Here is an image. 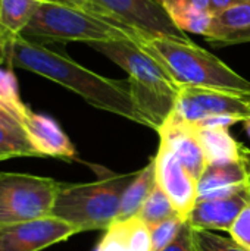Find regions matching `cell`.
Segmentation results:
<instances>
[{
    "mask_svg": "<svg viewBox=\"0 0 250 251\" xmlns=\"http://www.w3.org/2000/svg\"><path fill=\"white\" fill-rule=\"evenodd\" d=\"M7 62L43 78H47L78 94L96 109L125 118L149 128L130 91L128 81H118L96 74L72 60L24 35L10 38Z\"/></svg>",
    "mask_w": 250,
    "mask_h": 251,
    "instance_id": "obj_1",
    "label": "cell"
},
{
    "mask_svg": "<svg viewBox=\"0 0 250 251\" xmlns=\"http://www.w3.org/2000/svg\"><path fill=\"white\" fill-rule=\"evenodd\" d=\"M90 47L127 72L136 106L146 118L149 128L158 131L172 113L180 93V85L168 71L133 40L94 43Z\"/></svg>",
    "mask_w": 250,
    "mask_h": 251,
    "instance_id": "obj_2",
    "label": "cell"
},
{
    "mask_svg": "<svg viewBox=\"0 0 250 251\" xmlns=\"http://www.w3.org/2000/svg\"><path fill=\"white\" fill-rule=\"evenodd\" d=\"M180 87H205L250 94V81L192 40L141 37L137 43Z\"/></svg>",
    "mask_w": 250,
    "mask_h": 251,
    "instance_id": "obj_3",
    "label": "cell"
},
{
    "mask_svg": "<svg viewBox=\"0 0 250 251\" xmlns=\"http://www.w3.org/2000/svg\"><path fill=\"white\" fill-rule=\"evenodd\" d=\"M139 172L109 175L84 184H60L52 216L71 224L78 234L108 231L118 222L125 190Z\"/></svg>",
    "mask_w": 250,
    "mask_h": 251,
    "instance_id": "obj_4",
    "label": "cell"
},
{
    "mask_svg": "<svg viewBox=\"0 0 250 251\" xmlns=\"http://www.w3.org/2000/svg\"><path fill=\"white\" fill-rule=\"evenodd\" d=\"M24 34L46 41H83L88 46L113 40L139 43L143 37L133 28L88 9L52 1H43L38 6Z\"/></svg>",
    "mask_w": 250,
    "mask_h": 251,
    "instance_id": "obj_5",
    "label": "cell"
},
{
    "mask_svg": "<svg viewBox=\"0 0 250 251\" xmlns=\"http://www.w3.org/2000/svg\"><path fill=\"white\" fill-rule=\"evenodd\" d=\"M62 182L29 174H0V228L52 216Z\"/></svg>",
    "mask_w": 250,
    "mask_h": 251,
    "instance_id": "obj_6",
    "label": "cell"
},
{
    "mask_svg": "<svg viewBox=\"0 0 250 251\" xmlns=\"http://www.w3.org/2000/svg\"><path fill=\"white\" fill-rule=\"evenodd\" d=\"M90 10L127 25L143 37L190 40L158 0H90Z\"/></svg>",
    "mask_w": 250,
    "mask_h": 251,
    "instance_id": "obj_7",
    "label": "cell"
},
{
    "mask_svg": "<svg viewBox=\"0 0 250 251\" xmlns=\"http://www.w3.org/2000/svg\"><path fill=\"white\" fill-rule=\"evenodd\" d=\"M172 115L187 124H199L217 116H234L245 122L250 118V94L205 87H180Z\"/></svg>",
    "mask_w": 250,
    "mask_h": 251,
    "instance_id": "obj_8",
    "label": "cell"
},
{
    "mask_svg": "<svg viewBox=\"0 0 250 251\" xmlns=\"http://www.w3.org/2000/svg\"><path fill=\"white\" fill-rule=\"evenodd\" d=\"M153 160L156 184L168 196L178 216L187 222L189 215L197 201L199 181L162 141H159V149L156 156H153Z\"/></svg>",
    "mask_w": 250,
    "mask_h": 251,
    "instance_id": "obj_9",
    "label": "cell"
},
{
    "mask_svg": "<svg viewBox=\"0 0 250 251\" xmlns=\"http://www.w3.org/2000/svg\"><path fill=\"white\" fill-rule=\"evenodd\" d=\"M78 231L68 222L46 216L0 228V251H41L66 241Z\"/></svg>",
    "mask_w": 250,
    "mask_h": 251,
    "instance_id": "obj_10",
    "label": "cell"
},
{
    "mask_svg": "<svg viewBox=\"0 0 250 251\" xmlns=\"http://www.w3.org/2000/svg\"><path fill=\"white\" fill-rule=\"evenodd\" d=\"M158 134L159 141L165 143L177 154L186 169L199 181L208 168V160L194 125L171 113L158 129Z\"/></svg>",
    "mask_w": 250,
    "mask_h": 251,
    "instance_id": "obj_11",
    "label": "cell"
},
{
    "mask_svg": "<svg viewBox=\"0 0 250 251\" xmlns=\"http://www.w3.org/2000/svg\"><path fill=\"white\" fill-rule=\"evenodd\" d=\"M250 188V154L208 165L199 179L197 201L221 199Z\"/></svg>",
    "mask_w": 250,
    "mask_h": 251,
    "instance_id": "obj_12",
    "label": "cell"
},
{
    "mask_svg": "<svg viewBox=\"0 0 250 251\" xmlns=\"http://www.w3.org/2000/svg\"><path fill=\"white\" fill-rule=\"evenodd\" d=\"M21 126L40 157H56L63 160L77 159V150L72 141L53 118L35 113L29 109Z\"/></svg>",
    "mask_w": 250,
    "mask_h": 251,
    "instance_id": "obj_13",
    "label": "cell"
},
{
    "mask_svg": "<svg viewBox=\"0 0 250 251\" xmlns=\"http://www.w3.org/2000/svg\"><path fill=\"white\" fill-rule=\"evenodd\" d=\"M248 204H250V188L221 199L199 200L190 212L187 224L194 229L230 232L239 213Z\"/></svg>",
    "mask_w": 250,
    "mask_h": 251,
    "instance_id": "obj_14",
    "label": "cell"
},
{
    "mask_svg": "<svg viewBox=\"0 0 250 251\" xmlns=\"http://www.w3.org/2000/svg\"><path fill=\"white\" fill-rule=\"evenodd\" d=\"M94 251H152L149 226L139 216L118 221L106 231Z\"/></svg>",
    "mask_w": 250,
    "mask_h": 251,
    "instance_id": "obj_15",
    "label": "cell"
},
{
    "mask_svg": "<svg viewBox=\"0 0 250 251\" xmlns=\"http://www.w3.org/2000/svg\"><path fill=\"white\" fill-rule=\"evenodd\" d=\"M199 140L205 150V156L208 165L227 162V160H237L250 154V150L245 147L242 143L234 140L228 132V128L224 126H196Z\"/></svg>",
    "mask_w": 250,
    "mask_h": 251,
    "instance_id": "obj_16",
    "label": "cell"
},
{
    "mask_svg": "<svg viewBox=\"0 0 250 251\" xmlns=\"http://www.w3.org/2000/svg\"><path fill=\"white\" fill-rule=\"evenodd\" d=\"M156 185V176H155V160L153 157L150 162L139 171L134 181L128 185V188L124 193L119 216L118 221H127L139 215L140 209L143 207L144 201L150 196Z\"/></svg>",
    "mask_w": 250,
    "mask_h": 251,
    "instance_id": "obj_17",
    "label": "cell"
},
{
    "mask_svg": "<svg viewBox=\"0 0 250 251\" xmlns=\"http://www.w3.org/2000/svg\"><path fill=\"white\" fill-rule=\"evenodd\" d=\"M44 0H0V22L9 38L22 35Z\"/></svg>",
    "mask_w": 250,
    "mask_h": 251,
    "instance_id": "obj_18",
    "label": "cell"
},
{
    "mask_svg": "<svg viewBox=\"0 0 250 251\" xmlns=\"http://www.w3.org/2000/svg\"><path fill=\"white\" fill-rule=\"evenodd\" d=\"M250 28V1L236 4L212 18V25L208 34V41H221L236 32Z\"/></svg>",
    "mask_w": 250,
    "mask_h": 251,
    "instance_id": "obj_19",
    "label": "cell"
},
{
    "mask_svg": "<svg viewBox=\"0 0 250 251\" xmlns=\"http://www.w3.org/2000/svg\"><path fill=\"white\" fill-rule=\"evenodd\" d=\"M0 107L12 115L21 125L29 112V107L21 99L19 85L15 74L10 69H4L0 65Z\"/></svg>",
    "mask_w": 250,
    "mask_h": 251,
    "instance_id": "obj_20",
    "label": "cell"
},
{
    "mask_svg": "<svg viewBox=\"0 0 250 251\" xmlns=\"http://www.w3.org/2000/svg\"><path fill=\"white\" fill-rule=\"evenodd\" d=\"M12 157H40L21 126L0 124V160Z\"/></svg>",
    "mask_w": 250,
    "mask_h": 251,
    "instance_id": "obj_21",
    "label": "cell"
},
{
    "mask_svg": "<svg viewBox=\"0 0 250 251\" xmlns=\"http://www.w3.org/2000/svg\"><path fill=\"white\" fill-rule=\"evenodd\" d=\"M149 228L169 219L174 216H178V213L175 212L171 200L168 199V196L164 193V190L156 184L153 191L150 193V196L147 197V200L144 201L143 207L140 209L139 215H137Z\"/></svg>",
    "mask_w": 250,
    "mask_h": 251,
    "instance_id": "obj_22",
    "label": "cell"
},
{
    "mask_svg": "<svg viewBox=\"0 0 250 251\" xmlns=\"http://www.w3.org/2000/svg\"><path fill=\"white\" fill-rule=\"evenodd\" d=\"M192 240L194 251H249L233 238L221 237L208 229L192 228Z\"/></svg>",
    "mask_w": 250,
    "mask_h": 251,
    "instance_id": "obj_23",
    "label": "cell"
},
{
    "mask_svg": "<svg viewBox=\"0 0 250 251\" xmlns=\"http://www.w3.org/2000/svg\"><path fill=\"white\" fill-rule=\"evenodd\" d=\"M186 221H183L180 216L169 218L152 228L150 231V241H152V251H161L168 247L180 234L181 228L184 226Z\"/></svg>",
    "mask_w": 250,
    "mask_h": 251,
    "instance_id": "obj_24",
    "label": "cell"
},
{
    "mask_svg": "<svg viewBox=\"0 0 250 251\" xmlns=\"http://www.w3.org/2000/svg\"><path fill=\"white\" fill-rule=\"evenodd\" d=\"M158 1L167 10V13L169 15L174 24L190 13L209 10V0H158Z\"/></svg>",
    "mask_w": 250,
    "mask_h": 251,
    "instance_id": "obj_25",
    "label": "cell"
},
{
    "mask_svg": "<svg viewBox=\"0 0 250 251\" xmlns=\"http://www.w3.org/2000/svg\"><path fill=\"white\" fill-rule=\"evenodd\" d=\"M228 234L236 243H239L245 249L250 247V204L239 213Z\"/></svg>",
    "mask_w": 250,
    "mask_h": 251,
    "instance_id": "obj_26",
    "label": "cell"
},
{
    "mask_svg": "<svg viewBox=\"0 0 250 251\" xmlns=\"http://www.w3.org/2000/svg\"><path fill=\"white\" fill-rule=\"evenodd\" d=\"M161 251H194L193 240H192V226L186 222L177 238L168 247Z\"/></svg>",
    "mask_w": 250,
    "mask_h": 251,
    "instance_id": "obj_27",
    "label": "cell"
},
{
    "mask_svg": "<svg viewBox=\"0 0 250 251\" xmlns=\"http://www.w3.org/2000/svg\"><path fill=\"white\" fill-rule=\"evenodd\" d=\"M243 43H250V28L240 31V32H236L221 41H214L212 44L218 46V47H224V46H237V44H243Z\"/></svg>",
    "mask_w": 250,
    "mask_h": 251,
    "instance_id": "obj_28",
    "label": "cell"
},
{
    "mask_svg": "<svg viewBox=\"0 0 250 251\" xmlns=\"http://www.w3.org/2000/svg\"><path fill=\"white\" fill-rule=\"evenodd\" d=\"M246 1H250V0H209V10L212 15H215L228 7H233L236 4H242Z\"/></svg>",
    "mask_w": 250,
    "mask_h": 251,
    "instance_id": "obj_29",
    "label": "cell"
},
{
    "mask_svg": "<svg viewBox=\"0 0 250 251\" xmlns=\"http://www.w3.org/2000/svg\"><path fill=\"white\" fill-rule=\"evenodd\" d=\"M0 124L7 125V126H21V124H19L12 115H9L3 107H0ZM21 128H22V126H21Z\"/></svg>",
    "mask_w": 250,
    "mask_h": 251,
    "instance_id": "obj_30",
    "label": "cell"
},
{
    "mask_svg": "<svg viewBox=\"0 0 250 251\" xmlns=\"http://www.w3.org/2000/svg\"><path fill=\"white\" fill-rule=\"evenodd\" d=\"M10 38L7 35H0V65L7 62V50H9Z\"/></svg>",
    "mask_w": 250,
    "mask_h": 251,
    "instance_id": "obj_31",
    "label": "cell"
},
{
    "mask_svg": "<svg viewBox=\"0 0 250 251\" xmlns=\"http://www.w3.org/2000/svg\"><path fill=\"white\" fill-rule=\"evenodd\" d=\"M52 3H60V4H69V6H78L90 10V0H44Z\"/></svg>",
    "mask_w": 250,
    "mask_h": 251,
    "instance_id": "obj_32",
    "label": "cell"
},
{
    "mask_svg": "<svg viewBox=\"0 0 250 251\" xmlns=\"http://www.w3.org/2000/svg\"><path fill=\"white\" fill-rule=\"evenodd\" d=\"M243 124H245V131H246V134L249 135V138H250V118L249 119H246Z\"/></svg>",
    "mask_w": 250,
    "mask_h": 251,
    "instance_id": "obj_33",
    "label": "cell"
},
{
    "mask_svg": "<svg viewBox=\"0 0 250 251\" xmlns=\"http://www.w3.org/2000/svg\"><path fill=\"white\" fill-rule=\"evenodd\" d=\"M0 35H6V34L3 32V28H1V22H0Z\"/></svg>",
    "mask_w": 250,
    "mask_h": 251,
    "instance_id": "obj_34",
    "label": "cell"
},
{
    "mask_svg": "<svg viewBox=\"0 0 250 251\" xmlns=\"http://www.w3.org/2000/svg\"><path fill=\"white\" fill-rule=\"evenodd\" d=\"M248 250H249V251H250V247H248Z\"/></svg>",
    "mask_w": 250,
    "mask_h": 251,
    "instance_id": "obj_35",
    "label": "cell"
}]
</instances>
